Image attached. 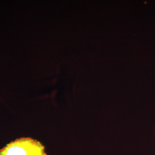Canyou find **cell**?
Masks as SVG:
<instances>
[{"label": "cell", "mask_w": 155, "mask_h": 155, "mask_svg": "<svg viewBox=\"0 0 155 155\" xmlns=\"http://www.w3.org/2000/svg\"><path fill=\"white\" fill-rule=\"evenodd\" d=\"M0 155H47L45 147L37 140L23 137L17 139L0 150Z\"/></svg>", "instance_id": "obj_1"}]
</instances>
